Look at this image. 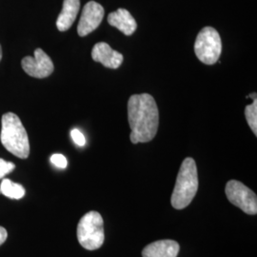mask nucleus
Segmentation results:
<instances>
[{
	"instance_id": "3",
	"label": "nucleus",
	"mask_w": 257,
	"mask_h": 257,
	"mask_svg": "<svg viewBox=\"0 0 257 257\" xmlns=\"http://www.w3.org/2000/svg\"><path fill=\"white\" fill-rule=\"evenodd\" d=\"M198 191V173L196 163L191 157L184 159L176 177L171 203L176 210H183L193 201Z\"/></svg>"
},
{
	"instance_id": "9",
	"label": "nucleus",
	"mask_w": 257,
	"mask_h": 257,
	"mask_svg": "<svg viewBox=\"0 0 257 257\" xmlns=\"http://www.w3.org/2000/svg\"><path fill=\"white\" fill-rule=\"evenodd\" d=\"M92 58L93 61L101 63L104 67L109 69H117L123 62V55L112 50L109 44L105 42L96 43L92 50Z\"/></svg>"
},
{
	"instance_id": "18",
	"label": "nucleus",
	"mask_w": 257,
	"mask_h": 257,
	"mask_svg": "<svg viewBox=\"0 0 257 257\" xmlns=\"http://www.w3.org/2000/svg\"><path fill=\"white\" fill-rule=\"evenodd\" d=\"M8 236V233H7V230H5L3 227L0 226V246L2 244H4V242L6 241Z\"/></svg>"
},
{
	"instance_id": "12",
	"label": "nucleus",
	"mask_w": 257,
	"mask_h": 257,
	"mask_svg": "<svg viewBox=\"0 0 257 257\" xmlns=\"http://www.w3.org/2000/svg\"><path fill=\"white\" fill-rule=\"evenodd\" d=\"M80 9V0H64L62 11L56 20V27L60 32H66L74 24Z\"/></svg>"
},
{
	"instance_id": "7",
	"label": "nucleus",
	"mask_w": 257,
	"mask_h": 257,
	"mask_svg": "<svg viewBox=\"0 0 257 257\" xmlns=\"http://www.w3.org/2000/svg\"><path fill=\"white\" fill-rule=\"evenodd\" d=\"M21 66L28 75L40 79L50 76L55 70V66L50 56L39 48L35 51L34 57H24L21 61Z\"/></svg>"
},
{
	"instance_id": "5",
	"label": "nucleus",
	"mask_w": 257,
	"mask_h": 257,
	"mask_svg": "<svg viewBox=\"0 0 257 257\" xmlns=\"http://www.w3.org/2000/svg\"><path fill=\"white\" fill-rule=\"evenodd\" d=\"M222 52L220 35L212 27L203 28L194 43V53L197 58L206 65L215 64Z\"/></svg>"
},
{
	"instance_id": "4",
	"label": "nucleus",
	"mask_w": 257,
	"mask_h": 257,
	"mask_svg": "<svg viewBox=\"0 0 257 257\" xmlns=\"http://www.w3.org/2000/svg\"><path fill=\"white\" fill-rule=\"evenodd\" d=\"M76 235L83 248L88 250L100 248L105 240L101 214L97 211H91L83 215L77 225Z\"/></svg>"
},
{
	"instance_id": "6",
	"label": "nucleus",
	"mask_w": 257,
	"mask_h": 257,
	"mask_svg": "<svg viewBox=\"0 0 257 257\" xmlns=\"http://www.w3.org/2000/svg\"><path fill=\"white\" fill-rule=\"evenodd\" d=\"M228 200L247 214L257 213V196L247 186L237 180H230L225 189Z\"/></svg>"
},
{
	"instance_id": "19",
	"label": "nucleus",
	"mask_w": 257,
	"mask_h": 257,
	"mask_svg": "<svg viewBox=\"0 0 257 257\" xmlns=\"http://www.w3.org/2000/svg\"><path fill=\"white\" fill-rule=\"evenodd\" d=\"M1 59H2V48H1V45H0V61H1Z\"/></svg>"
},
{
	"instance_id": "14",
	"label": "nucleus",
	"mask_w": 257,
	"mask_h": 257,
	"mask_svg": "<svg viewBox=\"0 0 257 257\" xmlns=\"http://www.w3.org/2000/svg\"><path fill=\"white\" fill-rule=\"evenodd\" d=\"M245 116L248 122V126L253 132L254 136H257V99L245 108Z\"/></svg>"
},
{
	"instance_id": "1",
	"label": "nucleus",
	"mask_w": 257,
	"mask_h": 257,
	"mask_svg": "<svg viewBox=\"0 0 257 257\" xmlns=\"http://www.w3.org/2000/svg\"><path fill=\"white\" fill-rule=\"evenodd\" d=\"M128 119L133 144L152 141L159 126V111L155 98L149 93L132 95L128 102Z\"/></svg>"
},
{
	"instance_id": "2",
	"label": "nucleus",
	"mask_w": 257,
	"mask_h": 257,
	"mask_svg": "<svg viewBox=\"0 0 257 257\" xmlns=\"http://www.w3.org/2000/svg\"><path fill=\"white\" fill-rule=\"evenodd\" d=\"M0 141L14 156L26 159L30 155V142L26 128L14 112H7L1 118Z\"/></svg>"
},
{
	"instance_id": "17",
	"label": "nucleus",
	"mask_w": 257,
	"mask_h": 257,
	"mask_svg": "<svg viewBox=\"0 0 257 257\" xmlns=\"http://www.w3.org/2000/svg\"><path fill=\"white\" fill-rule=\"evenodd\" d=\"M51 162L55 167L60 168V169H65L67 165H68L66 157L64 156H62V155H59V154H55L54 156H52V157H51Z\"/></svg>"
},
{
	"instance_id": "16",
	"label": "nucleus",
	"mask_w": 257,
	"mask_h": 257,
	"mask_svg": "<svg viewBox=\"0 0 257 257\" xmlns=\"http://www.w3.org/2000/svg\"><path fill=\"white\" fill-rule=\"evenodd\" d=\"M71 137L73 138L74 143L80 147H83L86 144V139L85 137L83 136L82 133L77 130V128H74L71 132Z\"/></svg>"
},
{
	"instance_id": "8",
	"label": "nucleus",
	"mask_w": 257,
	"mask_h": 257,
	"mask_svg": "<svg viewBox=\"0 0 257 257\" xmlns=\"http://www.w3.org/2000/svg\"><path fill=\"white\" fill-rule=\"evenodd\" d=\"M105 11L95 1L88 2L83 8L81 18L77 26V33L80 37H86L96 30L101 24Z\"/></svg>"
},
{
	"instance_id": "15",
	"label": "nucleus",
	"mask_w": 257,
	"mask_h": 257,
	"mask_svg": "<svg viewBox=\"0 0 257 257\" xmlns=\"http://www.w3.org/2000/svg\"><path fill=\"white\" fill-rule=\"evenodd\" d=\"M15 169L16 165L13 162H8L0 158V179H2L5 175H9Z\"/></svg>"
},
{
	"instance_id": "13",
	"label": "nucleus",
	"mask_w": 257,
	"mask_h": 257,
	"mask_svg": "<svg viewBox=\"0 0 257 257\" xmlns=\"http://www.w3.org/2000/svg\"><path fill=\"white\" fill-rule=\"evenodd\" d=\"M0 193L11 199H21L25 195V189L22 185L15 183L10 179H3L0 185Z\"/></svg>"
},
{
	"instance_id": "11",
	"label": "nucleus",
	"mask_w": 257,
	"mask_h": 257,
	"mask_svg": "<svg viewBox=\"0 0 257 257\" xmlns=\"http://www.w3.org/2000/svg\"><path fill=\"white\" fill-rule=\"evenodd\" d=\"M108 23L126 36H132L138 28L136 19L126 9H118L110 13L108 17Z\"/></svg>"
},
{
	"instance_id": "10",
	"label": "nucleus",
	"mask_w": 257,
	"mask_h": 257,
	"mask_svg": "<svg viewBox=\"0 0 257 257\" xmlns=\"http://www.w3.org/2000/svg\"><path fill=\"white\" fill-rule=\"evenodd\" d=\"M179 244L175 240H159L146 246L142 250L143 257H177Z\"/></svg>"
}]
</instances>
